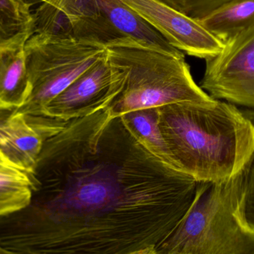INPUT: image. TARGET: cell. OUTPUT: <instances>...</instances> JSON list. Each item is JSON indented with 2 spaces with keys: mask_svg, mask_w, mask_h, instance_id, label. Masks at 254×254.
Returning a JSON list of instances; mask_svg holds the SVG:
<instances>
[{
  "mask_svg": "<svg viewBox=\"0 0 254 254\" xmlns=\"http://www.w3.org/2000/svg\"><path fill=\"white\" fill-rule=\"evenodd\" d=\"M31 91L16 111L43 116L46 106L107 52L104 43L72 36L34 33L25 44Z\"/></svg>",
  "mask_w": 254,
  "mask_h": 254,
  "instance_id": "5",
  "label": "cell"
},
{
  "mask_svg": "<svg viewBox=\"0 0 254 254\" xmlns=\"http://www.w3.org/2000/svg\"><path fill=\"white\" fill-rule=\"evenodd\" d=\"M3 254L2 251H1V249H0V254Z\"/></svg>",
  "mask_w": 254,
  "mask_h": 254,
  "instance_id": "21",
  "label": "cell"
},
{
  "mask_svg": "<svg viewBox=\"0 0 254 254\" xmlns=\"http://www.w3.org/2000/svg\"><path fill=\"white\" fill-rule=\"evenodd\" d=\"M14 110H0V143L5 138L8 130V121Z\"/></svg>",
  "mask_w": 254,
  "mask_h": 254,
  "instance_id": "19",
  "label": "cell"
},
{
  "mask_svg": "<svg viewBox=\"0 0 254 254\" xmlns=\"http://www.w3.org/2000/svg\"><path fill=\"white\" fill-rule=\"evenodd\" d=\"M125 78L106 52L46 106L43 116L68 122L104 110L120 93Z\"/></svg>",
  "mask_w": 254,
  "mask_h": 254,
  "instance_id": "7",
  "label": "cell"
},
{
  "mask_svg": "<svg viewBox=\"0 0 254 254\" xmlns=\"http://www.w3.org/2000/svg\"><path fill=\"white\" fill-rule=\"evenodd\" d=\"M181 13L201 20L221 6L232 0H159Z\"/></svg>",
  "mask_w": 254,
  "mask_h": 254,
  "instance_id": "17",
  "label": "cell"
},
{
  "mask_svg": "<svg viewBox=\"0 0 254 254\" xmlns=\"http://www.w3.org/2000/svg\"><path fill=\"white\" fill-rule=\"evenodd\" d=\"M243 212L246 222L254 231V160L248 174L243 198Z\"/></svg>",
  "mask_w": 254,
  "mask_h": 254,
  "instance_id": "18",
  "label": "cell"
},
{
  "mask_svg": "<svg viewBox=\"0 0 254 254\" xmlns=\"http://www.w3.org/2000/svg\"><path fill=\"white\" fill-rule=\"evenodd\" d=\"M28 6L31 7V6L37 4H42L44 1H47V0H23Z\"/></svg>",
  "mask_w": 254,
  "mask_h": 254,
  "instance_id": "20",
  "label": "cell"
},
{
  "mask_svg": "<svg viewBox=\"0 0 254 254\" xmlns=\"http://www.w3.org/2000/svg\"><path fill=\"white\" fill-rule=\"evenodd\" d=\"M30 174V204L0 216L4 254H157L198 183L107 108L46 140Z\"/></svg>",
  "mask_w": 254,
  "mask_h": 254,
  "instance_id": "1",
  "label": "cell"
},
{
  "mask_svg": "<svg viewBox=\"0 0 254 254\" xmlns=\"http://www.w3.org/2000/svg\"><path fill=\"white\" fill-rule=\"evenodd\" d=\"M68 122L14 110L9 119L7 136L0 143V152L16 167L30 173L46 140L58 134Z\"/></svg>",
  "mask_w": 254,
  "mask_h": 254,
  "instance_id": "9",
  "label": "cell"
},
{
  "mask_svg": "<svg viewBox=\"0 0 254 254\" xmlns=\"http://www.w3.org/2000/svg\"><path fill=\"white\" fill-rule=\"evenodd\" d=\"M200 87L214 99L254 110V26L207 58Z\"/></svg>",
  "mask_w": 254,
  "mask_h": 254,
  "instance_id": "6",
  "label": "cell"
},
{
  "mask_svg": "<svg viewBox=\"0 0 254 254\" xmlns=\"http://www.w3.org/2000/svg\"><path fill=\"white\" fill-rule=\"evenodd\" d=\"M200 22L224 43L254 26V0H232Z\"/></svg>",
  "mask_w": 254,
  "mask_h": 254,
  "instance_id": "13",
  "label": "cell"
},
{
  "mask_svg": "<svg viewBox=\"0 0 254 254\" xmlns=\"http://www.w3.org/2000/svg\"><path fill=\"white\" fill-rule=\"evenodd\" d=\"M25 44L0 49V110L19 108L31 93Z\"/></svg>",
  "mask_w": 254,
  "mask_h": 254,
  "instance_id": "11",
  "label": "cell"
},
{
  "mask_svg": "<svg viewBox=\"0 0 254 254\" xmlns=\"http://www.w3.org/2000/svg\"><path fill=\"white\" fill-rule=\"evenodd\" d=\"M33 182L28 171L0 152V216L25 208L31 202Z\"/></svg>",
  "mask_w": 254,
  "mask_h": 254,
  "instance_id": "15",
  "label": "cell"
},
{
  "mask_svg": "<svg viewBox=\"0 0 254 254\" xmlns=\"http://www.w3.org/2000/svg\"><path fill=\"white\" fill-rule=\"evenodd\" d=\"M30 7L23 0H0V49L25 44L34 34Z\"/></svg>",
  "mask_w": 254,
  "mask_h": 254,
  "instance_id": "16",
  "label": "cell"
},
{
  "mask_svg": "<svg viewBox=\"0 0 254 254\" xmlns=\"http://www.w3.org/2000/svg\"><path fill=\"white\" fill-rule=\"evenodd\" d=\"M122 117L136 138L155 156L170 167L183 171L172 156L161 134L158 107L132 110Z\"/></svg>",
  "mask_w": 254,
  "mask_h": 254,
  "instance_id": "14",
  "label": "cell"
},
{
  "mask_svg": "<svg viewBox=\"0 0 254 254\" xmlns=\"http://www.w3.org/2000/svg\"><path fill=\"white\" fill-rule=\"evenodd\" d=\"M251 164L223 180L198 182L190 207L157 254H254V231L243 212Z\"/></svg>",
  "mask_w": 254,
  "mask_h": 254,
  "instance_id": "3",
  "label": "cell"
},
{
  "mask_svg": "<svg viewBox=\"0 0 254 254\" xmlns=\"http://www.w3.org/2000/svg\"><path fill=\"white\" fill-rule=\"evenodd\" d=\"M105 46L111 64L126 75L122 91L107 107L113 117L174 103L216 101L195 83L185 55H173L128 37Z\"/></svg>",
  "mask_w": 254,
  "mask_h": 254,
  "instance_id": "4",
  "label": "cell"
},
{
  "mask_svg": "<svg viewBox=\"0 0 254 254\" xmlns=\"http://www.w3.org/2000/svg\"><path fill=\"white\" fill-rule=\"evenodd\" d=\"M96 6L97 12L121 37H130L173 55H184L122 0H96Z\"/></svg>",
  "mask_w": 254,
  "mask_h": 254,
  "instance_id": "10",
  "label": "cell"
},
{
  "mask_svg": "<svg viewBox=\"0 0 254 254\" xmlns=\"http://www.w3.org/2000/svg\"><path fill=\"white\" fill-rule=\"evenodd\" d=\"M150 24L169 43L195 58L207 59L219 54L225 43L192 19L159 0H122Z\"/></svg>",
  "mask_w": 254,
  "mask_h": 254,
  "instance_id": "8",
  "label": "cell"
},
{
  "mask_svg": "<svg viewBox=\"0 0 254 254\" xmlns=\"http://www.w3.org/2000/svg\"><path fill=\"white\" fill-rule=\"evenodd\" d=\"M96 13V0H47L33 13L34 33L70 36L74 22Z\"/></svg>",
  "mask_w": 254,
  "mask_h": 254,
  "instance_id": "12",
  "label": "cell"
},
{
  "mask_svg": "<svg viewBox=\"0 0 254 254\" xmlns=\"http://www.w3.org/2000/svg\"><path fill=\"white\" fill-rule=\"evenodd\" d=\"M159 127L184 172L198 182L231 177L254 160V110L216 99L158 107Z\"/></svg>",
  "mask_w": 254,
  "mask_h": 254,
  "instance_id": "2",
  "label": "cell"
}]
</instances>
